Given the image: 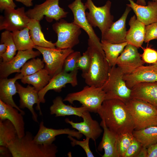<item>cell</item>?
<instances>
[{"label": "cell", "instance_id": "8", "mask_svg": "<svg viewBox=\"0 0 157 157\" xmlns=\"http://www.w3.org/2000/svg\"><path fill=\"white\" fill-rule=\"evenodd\" d=\"M52 26L58 36L57 40L55 43L56 48H72L79 43L81 28L73 22H68L61 19L53 24Z\"/></svg>", "mask_w": 157, "mask_h": 157}, {"label": "cell", "instance_id": "5", "mask_svg": "<svg viewBox=\"0 0 157 157\" xmlns=\"http://www.w3.org/2000/svg\"><path fill=\"white\" fill-rule=\"evenodd\" d=\"M124 74L116 65L110 67L108 79L101 87L105 93V100L116 99L125 104L131 99V90L123 79Z\"/></svg>", "mask_w": 157, "mask_h": 157}, {"label": "cell", "instance_id": "12", "mask_svg": "<svg viewBox=\"0 0 157 157\" xmlns=\"http://www.w3.org/2000/svg\"><path fill=\"white\" fill-rule=\"evenodd\" d=\"M26 12L23 7L17 9L5 10L4 16H0V30L13 32L27 27L30 19Z\"/></svg>", "mask_w": 157, "mask_h": 157}, {"label": "cell", "instance_id": "29", "mask_svg": "<svg viewBox=\"0 0 157 157\" xmlns=\"http://www.w3.org/2000/svg\"><path fill=\"white\" fill-rule=\"evenodd\" d=\"M51 78L44 68L32 75L24 76L21 81L23 84L32 85L39 92L48 84Z\"/></svg>", "mask_w": 157, "mask_h": 157}, {"label": "cell", "instance_id": "35", "mask_svg": "<svg viewBox=\"0 0 157 157\" xmlns=\"http://www.w3.org/2000/svg\"><path fill=\"white\" fill-rule=\"evenodd\" d=\"M45 63L39 58H33L26 62L21 69L20 73L23 76L33 74L43 69Z\"/></svg>", "mask_w": 157, "mask_h": 157}, {"label": "cell", "instance_id": "33", "mask_svg": "<svg viewBox=\"0 0 157 157\" xmlns=\"http://www.w3.org/2000/svg\"><path fill=\"white\" fill-rule=\"evenodd\" d=\"M17 136L16 129L10 120L0 119V146L7 147Z\"/></svg>", "mask_w": 157, "mask_h": 157}, {"label": "cell", "instance_id": "11", "mask_svg": "<svg viewBox=\"0 0 157 157\" xmlns=\"http://www.w3.org/2000/svg\"><path fill=\"white\" fill-rule=\"evenodd\" d=\"M78 70L69 72L62 71L53 76L48 84L39 91V101L37 104L36 109L39 110L40 115H42V113L40 104L45 102L44 97L47 92L50 90H53L56 92H60L62 88L65 87L66 84H70L73 87L77 86L78 85Z\"/></svg>", "mask_w": 157, "mask_h": 157}, {"label": "cell", "instance_id": "49", "mask_svg": "<svg viewBox=\"0 0 157 157\" xmlns=\"http://www.w3.org/2000/svg\"><path fill=\"white\" fill-rule=\"evenodd\" d=\"M137 4L142 6H146V3L145 0H137Z\"/></svg>", "mask_w": 157, "mask_h": 157}, {"label": "cell", "instance_id": "18", "mask_svg": "<svg viewBox=\"0 0 157 157\" xmlns=\"http://www.w3.org/2000/svg\"><path fill=\"white\" fill-rule=\"evenodd\" d=\"M67 134L78 139L81 138L83 134L75 130L69 128L55 129L45 126L44 122H40L39 128L33 140L35 142L42 144H49L53 143L56 139V137L62 134Z\"/></svg>", "mask_w": 157, "mask_h": 157}, {"label": "cell", "instance_id": "10", "mask_svg": "<svg viewBox=\"0 0 157 157\" xmlns=\"http://www.w3.org/2000/svg\"><path fill=\"white\" fill-rule=\"evenodd\" d=\"M34 48L40 51L42 55L45 68L52 77L63 71L65 59L74 51L72 48H51L36 45Z\"/></svg>", "mask_w": 157, "mask_h": 157}, {"label": "cell", "instance_id": "39", "mask_svg": "<svg viewBox=\"0 0 157 157\" xmlns=\"http://www.w3.org/2000/svg\"><path fill=\"white\" fill-rule=\"evenodd\" d=\"M68 138L71 140V144L72 147L78 145L81 147L85 151L87 157H94V156L89 146V138L86 137L83 141H79L73 138V137L68 135Z\"/></svg>", "mask_w": 157, "mask_h": 157}, {"label": "cell", "instance_id": "14", "mask_svg": "<svg viewBox=\"0 0 157 157\" xmlns=\"http://www.w3.org/2000/svg\"><path fill=\"white\" fill-rule=\"evenodd\" d=\"M144 63L138 48L128 44L118 57L116 65L126 74L131 73Z\"/></svg>", "mask_w": 157, "mask_h": 157}, {"label": "cell", "instance_id": "51", "mask_svg": "<svg viewBox=\"0 0 157 157\" xmlns=\"http://www.w3.org/2000/svg\"><path fill=\"white\" fill-rule=\"evenodd\" d=\"M153 1L157 2V0H151Z\"/></svg>", "mask_w": 157, "mask_h": 157}, {"label": "cell", "instance_id": "48", "mask_svg": "<svg viewBox=\"0 0 157 157\" xmlns=\"http://www.w3.org/2000/svg\"><path fill=\"white\" fill-rule=\"evenodd\" d=\"M7 47L4 43H0V56L5 53L6 51Z\"/></svg>", "mask_w": 157, "mask_h": 157}, {"label": "cell", "instance_id": "7", "mask_svg": "<svg viewBox=\"0 0 157 157\" xmlns=\"http://www.w3.org/2000/svg\"><path fill=\"white\" fill-rule=\"evenodd\" d=\"M111 2L107 1L103 6H97L92 0H86L85 5L89 10L85 13L89 23L93 27H97L103 35L113 23V16L110 13Z\"/></svg>", "mask_w": 157, "mask_h": 157}, {"label": "cell", "instance_id": "9", "mask_svg": "<svg viewBox=\"0 0 157 157\" xmlns=\"http://www.w3.org/2000/svg\"><path fill=\"white\" fill-rule=\"evenodd\" d=\"M60 0H46L42 3L36 4L33 8L26 11L30 18L40 21L45 17L47 21L51 22L53 20L58 21L67 17L68 13L59 6Z\"/></svg>", "mask_w": 157, "mask_h": 157}, {"label": "cell", "instance_id": "22", "mask_svg": "<svg viewBox=\"0 0 157 157\" xmlns=\"http://www.w3.org/2000/svg\"><path fill=\"white\" fill-rule=\"evenodd\" d=\"M21 73L17 74L13 78H0V100L7 104L17 109L23 115L24 111L17 106L14 102L13 96L17 93L15 82L23 77Z\"/></svg>", "mask_w": 157, "mask_h": 157}, {"label": "cell", "instance_id": "32", "mask_svg": "<svg viewBox=\"0 0 157 157\" xmlns=\"http://www.w3.org/2000/svg\"><path fill=\"white\" fill-rule=\"evenodd\" d=\"M28 27L12 32L13 39L18 51L32 49L35 46L31 38Z\"/></svg>", "mask_w": 157, "mask_h": 157}, {"label": "cell", "instance_id": "43", "mask_svg": "<svg viewBox=\"0 0 157 157\" xmlns=\"http://www.w3.org/2000/svg\"><path fill=\"white\" fill-rule=\"evenodd\" d=\"M17 6L13 0H0V10L1 11L6 9H14Z\"/></svg>", "mask_w": 157, "mask_h": 157}, {"label": "cell", "instance_id": "20", "mask_svg": "<svg viewBox=\"0 0 157 157\" xmlns=\"http://www.w3.org/2000/svg\"><path fill=\"white\" fill-rule=\"evenodd\" d=\"M15 85L20 98L19 107L21 109L27 108L32 114L33 120L38 122V115L34 110L33 106L38 103L39 92L33 87L29 85L24 87L17 81Z\"/></svg>", "mask_w": 157, "mask_h": 157}, {"label": "cell", "instance_id": "37", "mask_svg": "<svg viewBox=\"0 0 157 157\" xmlns=\"http://www.w3.org/2000/svg\"><path fill=\"white\" fill-rule=\"evenodd\" d=\"M81 56L78 51H74L70 54L65 60L63 71L69 72L78 70L77 62Z\"/></svg>", "mask_w": 157, "mask_h": 157}, {"label": "cell", "instance_id": "41", "mask_svg": "<svg viewBox=\"0 0 157 157\" xmlns=\"http://www.w3.org/2000/svg\"><path fill=\"white\" fill-rule=\"evenodd\" d=\"M142 146L141 143L134 138L124 157H137Z\"/></svg>", "mask_w": 157, "mask_h": 157}, {"label": "cell", "instance_id": "50", "mask_svg": "<svg viewBox=\"0 0 157 157\" xmlns=\"http://www.w3.org/2000/svg\"><path fill=\"white\" fill-rule=\"evenodd\" d=\"M152 65L157 68V62L153 64Z\"/></svg>", "mask_w": 157, "mask_h": 157}, {"label": "cell", "instance_id": "38", "mask_svg": "<svg viewBox=\"0 0 157 157\" xmlns=\"http://www.w3.org/2000/svg\"><path fill=\"white\" fill-rule=\"evenodd\" d=\"M91 63V57L89 50L84 52L78 58L77 62V67L78 69L82 72V74L87 73L90 69Z\"/></svg>", "mask_w": 157, "mask_h": 157}, {"label": "cell", "instance_id": "28", "mask_svg": "<svg viewBox=\"0 0 157 157\" xmlns=\"http://www.w3.org/2000/svg\"><path fill=\"white\" fill-rule=\"evenodd\" d=\"M27 27L29 30L31 38L35 45L46 48H56L55 43L47 40L44 38L39 21L30 19Z\"/></svg>", "mask_w": 157, "mask_h": 157}, {"label": "cell", "instance_id": "23", "mask_svg": "<svg viewBox=\"0 0 157 157\" xmlns=\"http://www.w3.org/2000/svg\"><path fill=\"white\" fill-rule=\"evenodd\" d=\"M23 115L17 109L0 100V119L10 120L16 129L19 138H22L25 134Z\"/></svg>", "mask_w": 157, "mask_h": 157}, {"label": "cell", "instance_id": "4", "mask_svg": "<svg viewBox=\"0 0 157 157\" xmlns=\"http://www.w3.org/2000/svg\"><path fill=\"white\" fill-rule=\"evenodd\" d=\"M126 104L134 121L135 130L157 126V109L145 101L131 98Z\"/></svg>", "mask_w": 157, "mask_h": 157}, {"label": "cell", "instance_id": "46", "mask_svg": "<svg viewBox=\"0 0 157 157\" xmlns=\"http://www.w3.org/2000/svg\"><path fill=\"white\" fill-rule=\"evenodd\" d=\"M147 148L142 146L137 157H147Z\"/></svg>", "mask_w": 157, "mask_h": 157}, {"label": "cell", "instance_id": "44", "mask_svg": "<svg viewBox=\"0 0 157 157\" xmlns=\"http://www.w3.org/2000/svg\"><path fill=\"white\" fill-rule=\"evenodd\" d=\"M147 157H157V142L147 148Z\"/></svg>", "mask_w": 157, "mask_h": 157}, {"label": "cell", "instance_id": "2", "mask_svg": "<svg viewBox=\"0 0 157 157\" xmlns=\"http://www.w3.org/2000/svg\"><path fill=\"white\" fill-rule=\"evenodd\" d=\"M32 133L25 132L21 138L17 136L8 147L13 157H56L58 151L54 144H42L35 142Z\"/></svg>", "mask_w": 157, "mask_h": 157}, {"label": "cell", "instance_id": "1", "mask_svg": "<svg viewBox=\"0 0 157 157\" xmlns=\"http://www.w3.org/2000/svg\"><path fill=\"white\" fill-rule=\"evenodd\" d=\"M97 113L107 127L118 135L132 133L135 129L134 121L125 103L120 100H104Z\"/></svg>", "mask_w": 157, "mask_h": 157}, {"label": "cell", "instance_id": "3", "mask_svg": "<svg viewBox=\"0 0 157 157\" xmlns=\"http://www.w3.org/2000/svg\"><path fill=\"white\" fill-rule=\"evenodd\" d=\"M91 57L90 69L86 74H82L86 84L89 86L101 87L107 81L110 67L101 47L88 40Z\"/></svg>", "mask_w": 157, "mask_h": 157}, {"label": "cell", "instance_id": "42", "mask_svg": "<svg viewBox=\"0 0 157 157\" xmlns=\"http://www.w3.org/2000/svg\"><path fill=\"white\" fill-rule=\"evenodd\" d=\"M157 39V22L146 26L144 42H148L151 40Z\"/></svg>", "mask_w": 157, "mask_h": 157}, {"label": "cell", "instance_id": "36", "mask_svg": "<svg viewBox=\"0 0 157 157\" xmlns=\"http://www.w3.org/2000/svg\"><path fill=\"white\" fill-rule=\"evenodd\" d=\"M134 137L132 133H127L118 135L117 148L118 157H124V154Z\"/></svg>", "mask_w": 157, "mask_h": 157}, {"label": "cell", "instance_id": "47", "mask_svg": "<svg viewBox=\"0 0 157 157\" xmlns=\"http://www.w3.org/2000/svg\"><path fill=\"white\" fill-rule=\"evenodd\" d=\"M16 1L21 2L26 7H30L33 6L32 1L33 0H15Z\"/></svg>", "mask_w": 157, "mask_h": 157}, {"label": "cell", "instance_id": "19", "mask_svg": "<svg viewBox=\"0 0 157 157\" xmlns=\"http://www.w3.org/2000/svg\"><path fill=\"white\" fill-rule=\"evenodd\" d=\"M123 79L127 87L131 89L138 83L157 82V68L152 65H142L131 73L124 74Z\"/></svg>", "mask_w": 157, "mask_h": 157}, {"label": "cell", "instance_id": "34", "mask_svg": "<svg viewBox=\"0 0 157 157\" xmlns=\"http://www.w3.org/2000/svg\"><path fill=\"white\" fill-rule=\"evenodd\" d=\"M4 43L7 46L6 52L0 56L3 62H7L11 60L16 54L17 50L14 41L12 33L5 31L1 34L0 43Z\"/></svg>", "mask_w": 157, "mask_h": 157}, {"label": "cell", "instance_id": "45", "mask_svg": "<svg viewBox=\"0 0 157 157\" xmlns=\"http://www.w3.org/2000/svg\"><path fill=\"white\" fill-rule=\"evenodd\" d=\"M0 157L12 156L11 153L8 147L0 146Z\"/></svg>", "mask_w": 157, "mask_h": 157}, {"label": "cell", "instance_id": "26", "mask_svg": "<svg viewBox=\"0 0 157 157\" xmlns=\"http://www.w3.org/2000/svg\"><path fill=\"white\" fill-rule=\"evenodd\" d=\"M129 24L130 28L127 32L126 41L138 48L141 47L144 41L146 26L137 19L135 15L130 18Z\"/></svg>", "mask_w": 157, "mask_h": 157}, {"label": "cell", "instance_id": "40", "mask_svg": "<svg viewBox=\"0 0 157 157\" xmlns=\"http://www.w3.org/2000/svg\"><path fill=\"white\" fill-rule=\"evenodd\" d=\"M141 57L144 63L154 64L157 62V51L153 49L147 47L144 49Z\"/></svg>", "mask_w": 157, "mask_h": 157}, {"label": "cell", "instance_id": "31", "mask_svg": "<svg viewBox=\"0 0 157 157\" xmlns=\"http://www.w3.org/2000/svg\"><path fill=\"white\" fill-rule=\"evenodd\" d=\"M134 137L147 148L157 142V126H149L132 133Z\"/></svg>", "mask_w": 157, "mask_h": 157}, {"label": "cell", "instance_id": "25", "mask_svg": "<svg viewBox=\"0 0 157 157\" xmlns=\"http://www.w3.org/2000/svg\"><path fill=\"white\" fill-rule=\"evenodd\" d=\"M104 133L101 141L97 149L99 151L104 150L102 157H118L117 144L118 135L110 131L106 126L104 120L100 123Z\"/></svg>", "mask_w": 157, "mask_h": 157}, {"label": "cell", "instance_id": "21", "mask_svg": "<svg viewBox=\"0 0 157 157\" xmlns=\"http://www.w3.org/2000/svg\"><path fill=\"white\" fill-rule=\"evenodd\" d=\"M129 4L127 6L133 9L137 19L145 26L157 22V2L149 1L147 5L142 6L128 0Z\"/></svg>", "mask_w": 157, "mask_h": 157}, {"label": "cell", "instance_id": "16", "mask_svg": "<svg viewBox=\"0 0 157 157\" xmlns=\"http://www.w3.org/2000/svg\"><path fill=\"white\" fill-rule=\"evenodd\" d=\"M90 112L86 110L83 113L81 117L83 122H75L68 118H66L65 121L86 137L95 141L101 135L103 130L98 122L92 119Z\"/></svg>", "mask_w": 157, "mask_h": 157}, {"label": "cell", "instance_id": "6", "mask_svg": "<svg viewBox=\"0 0 157 157\" xmlns=\"http://www.w3.org/2000/svg\"><path fill=\"white\" fill-rule=\"evenodd\" d=\"M105 100V93L101 87L87 85L79 91L68 94L63 100L71 104L78 101L89 112L97 113Z\"/></svg>", "mask_w": 157, "mask_h": 157}, {"label": "cell", "instance_id": "27", "mask_svg": "<svg viewBox=\"0 0 157 157\" xmlns=\"http://www.w3.org/2000/svg\"><path fill=\"white\" fill-rule=\"evenodd\" d=\"M63 100L62 97L58 96L53 101V104L50 107L51 114L55 115L56 117L75 115L81 117L83 113L87 110L82 106L76 107L66 105Z\"/></svg>", "mask_w": 157, "mask_h": 157}, {"label": "cell", "instance_id": "24", "mask_svg": "<svg viewBox=\"0 0 157 157\" xmlns=\"http://www.w3.org/2000/svg\"><path fill=\"white\" fill-rule=\"evenodd\" d=\"M131 90V98L145 101L157 109V81L138 83Z\"/></svg>", "mask_w": 157, "mask_h": 157}, {"label": "cell", "instance_id": "17", "mask_svg": "<svg viewBox=\"0 0 157 157\" xmlns=\"http://www.w3.org/2000/svg\"><path fill=\"white\" fill-rule=\"evenodd\" d=\"M131 9L130 7L127 6L120 18L113 22L108 29L101 35V41L113 44L121 43L126 42V21Z\"/></svg>", "mask_w": 157, "mask_h": 157}, {"label": "cell", "instance_id": "30", "mask_svg": "<svg viewBox=\"0 0 157 157\" xmlns=\"http://www.w3.org/2000/svg\"><path fill=\"white\" fill-rule=\"evenodd\" d=\"M102 49L110 67L116 66L119 55L128 44L127 42L119 44H113L101 41Z\"/></svg>", "mask_w": 157, "mask_h": 157}, {"label": "cell", "instance_id": "13", "mask_svg": "<svg viewBox=\"0 0 157 157\" xmlns=\"http://www.w3.org/2000/svg\"><path fill=\"white\" fill-rule=\"evenodd\" d=\"M68 6L73 15V22L86 33L89 39L93 42L97 46L102 47L99 39L87 19L85 14L87 8L81 0H75Z\"/></svg>", "mask_w": 157, "mask_h": 157}, {"label": "cell", "instance_id": "15", "mask_svg": "<svg viewBox=\"0 0 157 157\" xmlns=\"http://www.w3.org/2000/svg\"><path fill=\"white\" fill-rule=\"evenodd\" d=\"M41 54L39 51H34L33 49L18 51L17 54L10 61L1 62L0 78H7L14 73H20L21 68L28 60L39 56Z\"/></svg>", "mask_w": 157, "mask_h": 157}]
</instances>
